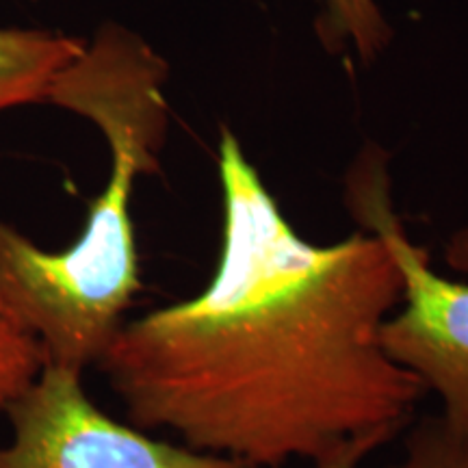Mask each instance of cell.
Segmentation results:
<instances>
[{
    "label": "cell",
    "instance_id": "1",
    "mask_svg": "<svg viewBox=\"0 0 468 468\" xmlns=\"http://www.w3.org/2000/svg\"><path fill=\"white\" fill-rule=\"evenodd\" d=\"M219 180L210 282L126 321L96 365L128 423L254 468L313 464L356 436L401 434L427 390L382 345L403 289L386 243L371 232L332 245L300 237L230 131Z\"/></svg>",
    "mask_w": 468,
    "mask_h": 468
},
{
    "label": "cell",
    "instance_id": "2",
    "mask_svg": "<svg viewBox=\"0 0 468 468\" xmlns=\"http://www.w3.org/2000/svg\"><path fill=\"white\" fill-rule=\"evenodd\" d=\"M79 115L109 145L107 185L66 250H42L0 219V317L39 345L44 365L85 373L144 289L131 200L137 178L161 172L169 107L154 80L113 74L83 93Z\"/></svg>",
    "mask_w": 468,
    "mask_h": 468
},
{
    "label": "cell",
    "instance_id": "3",
    "mask_svg": "<svg viewBox=\"0 0 468 468\" xmlns=\"http://www.w3.org/2000/svg\"><path fill=\"white\" fill-rule=\"evenodd\" d=\"M347 207L382 239L401 273V302L382 327L386 354L441 397V417L468 434V282L436 273L427 250L408 237L390 202L382 152L362 154L349 172Z\"/></svg>",
    "mask_w": 468,
    "mask_h": 468
},
{
    "label": "cell",
    "instance_id": "4",
    "mask_svg": "<svg viewBox=\"0 0 468 468\" xmlns=\"http://www.w3.org/2000/svg\"><path fill=\"white\" fill-rule=\"evenodd\" d=\"M0 468H254L124 425L85 393L83 373L44 365L9 403Z\"/></svg>",
    "mask_w": 468,
    "mask_h": 468
},
{
    "label": "cell",
    "instance_id": "5",
    "mask_svg": "<svg viewBox=\"0 0 468 468\" xmlns=\"http://www.w3.org/2000/svg\"><path fill=\"white\" fill-rule=\"evenodd\" d=\"M85 42L50 28L0 27V111L44 104L52 80Z\"/></svg>",
    "mask_w": 468,
    "mask_h": 468
},
{
    "label": "cell",
    "instance_id": "6",
    "mask_svg": "<svg viewBox=\"0 0 468 468\" xmlns=\"http://www.w3.org/2000/svg\"><path fill=\"white\" fill-rule=\"evenodd\" d=\"M319 28L327 44H351L362 61L376 58L390 39L388 22L373 0H324Z\"/></svg>",
    "mask_w": 468,
    "mask_h": 468
},
{
    "label": "cell",
    "instance_id": "7",
    "mask_svg": "<svg viewBox=\"0 0 468 468\" xmlns=\"http://www.w3.org/2000/svg\"><path fill=\"white\" fill-rule=\"evenodd\" d=\"M386 468H468V434L430 414L408 431L401 458Z\"/></svg>",
    "mask_w": 468,
    "mask_h": 468
},
{
    "label": "cell",
    "instance_id": "8",
    "mask_svg": "<svg viewBox=\"0 0 468 468\" xmlns=\"http://www.w3.org/2000/svg\"><path fill=\"white\" fill-rule=\"evenodd\" d=\"M42 367L39 345L0 317V412L5 414L9 403L33 382Z\"/></svg>",
    "mask_w": 468,
    "mask_h": 468
},
{
    "label": "cell",
    "instance_id": "9",
    "mask_svg": "<svg viewBox=\"0 0 468 468\" xmlns=\"http://www.w3.org/2000/svg\"><path fill=\"white\" fill-rule=\"evenodd\" d=\"M395 436V431H371V434L356 436L321 460L313 462L310 468H360L378 449H382Z\"/></svg>",
    "mask_w": 468,
    "mask_h": 468
},
{
    "label": "cell",
    "instance_id": "10",
    "mask_svg": "<svg viewBox=\"0 0 468 468\" xmlns=\"http://www.w3.org/2000/svg\"><path fill=\"white\" fill-rule=\"evenodd\" d=\"M447 265L455 269V271L468 273V228H462L455 232L452 241L447 243V251H444Z\"/></svg>",
    "mask_w": 468,
    "mask_h": 468
}]
</instances>
